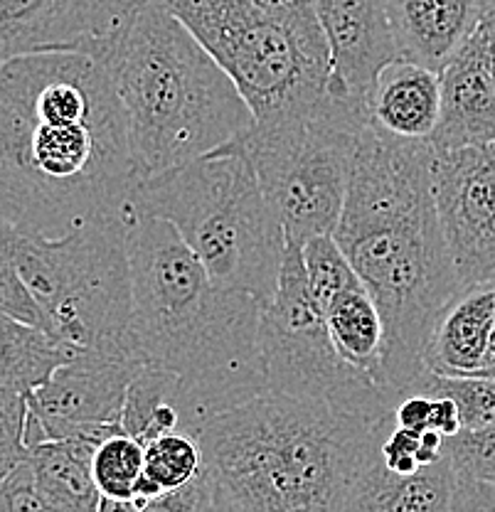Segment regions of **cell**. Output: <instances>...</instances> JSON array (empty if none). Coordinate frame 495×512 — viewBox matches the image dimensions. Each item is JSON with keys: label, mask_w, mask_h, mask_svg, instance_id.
<instances>
[{"label": "cell", "mask_w": 495, "mask_h": 512, "mask_svg": "<svg viewBox=\"0 0 495 512\" xmlns=\"http://www.w3.org/2000/svg\"><path fill=\"white\" fill-rule=\"evenodd\" d=\"M138 180L124 109L97 57L0 62V222L62 237L124 217Z\"/></svg>", "instance_id": "cell-1"}, {"label": "cell", "mask_w": 495, "mask_h": 512, "mask_svg": "<svg viewBox=\"0 0 495 512\" xmlns=\"http://www.w3.org/2000/svg\"><path fill=\"white\" fill-rule=\"evenodd\" d=\"M431 141H402L367 124L333 237L385 323V380L402 399L424 372V345L461 291L434 200Z\"/></svg>", "instance_id": "cell-2"}, {"label": "cell", "mask_w": 495, "mask_h": 512, "mask_svg": "<svg viewBox=\"0 0 495 512\" xmlns=\"http://www.w3.org/2000/svg\"><path fill=\"white\" fill-rule=\"evenodd\" d=\"M131 355L180 380L190 434L207 416L266 392L262 303L217 286L168 222L126 207Z\"/></svg>", "instance_id": "cell-3"}, {"label": "cell", "mask_w": 495, "mask_h": 512, "mask_svg": "<svg viewBox=\"0 0 495 512\" xmlns=\"http://www.w3.org/2000/svg\"><path fill=\"white\" fill-rule=\"evenodd\" d=\"M395 424L266 392L195 429L205 471L237 512H340L355 471Z\"/></svg>", "instance_id": "cell-4"}, {"label": "cell", "mask_w": 495, "mask_h": 512, "mask_svg": "<svg viewBox=\"0 0 495 512\" xmlns=\"http://www.w3.org/2000/svg\"><path fill=\"white\" fill-rule=\"evenodd\" d=\"M99 62L119 94L141 178L210 156L254 124L230 74L153 0Z\"/></svg>", "instance_id": "cell-5"}, {"label": "cell", "mask_w": 495, "mask_h": 512, "mask_svg": "<svg viewBox=\"0 0 495 512\" xmlns=\"http://www.w3.org/2000/svg\"><path fill=\"white\" fill-rule=\"evenodd\" d=\"M129 210L168 222L210 279L262 306L279 286L286 234L259 188L252 163L234 148L141 178Z\"/></svg>", "instance_id": "cell-6"}, {"label": "cell", "mask_w": 495, "mask_h": 512, "mask_svg": "<svg viewBox=\"0 0 495 512\" xmlns=\"http://www.w3.org/2000/svg\"><path fill=\"white\" fill-rule=\"evenodd\" d=\"M8 242L52 338L72 355L133 357L126 215L87 222L62 237L8 224Z\"/></svg>", "instance_id": "cell-7"}, {"label": "cell", "mask_w": 495, "mask_h": 512, "mask_svg": "<svg viewBox=\"0 0 495 512\" xmlns=\"http://www.w3.org/2000/svg\"><path fill=\"white\" fill-rule=\"evenodd\" d=\"M367 114L328 92L257 119L222 148L252 163L286 242L333 234L345 205L350 165Z\"/></svg>", "instance_id": "cell-8"}, {"label": "cell", "mask_w": 495, "mask_h": 512, "mask_svg": "<svg viewBox=\"0 0 495 512\" xmlns=\"http://www.w3.org/2000/svg\"><path fill=\"white\" fill-rule=\"evenodd\" d=\"M259 352L266 389L340 412L385 419L399 397L353 370L335 350L326 318L313 301L301 244L286 242L274 298L262 308Z\"/></svg>", "instance_id": "cell-9"}, {"label": "cell", "mask_w": 495, "mask_h": 512, "mask_svg": "<svg viewBox=\"0 0 495 512\" xmlns=\"http://www.w3.org/2000/svg\"><path fill=\"white\" fill-rule=\"evenodd\" d=\"M180 20L220 64L252 109L254 121L328 92L330 72L249 0H153Z\"/></svg>", "instance_id": "cell-10"}, {"label": "cell", "mask_w": 495, "mask_h": 512, "mask_svg": "<svg viewBox=\"0 0 495 512\" xmlns=\"http://www.w3.org/2000/svg\"><path fill=\"white\" fill-rule=\"evenodd\" d=\"M141 370L143 365L133 357L74 355L28 394L30 414L45 441L82 439L99 446L124 431L126 394Z\"/></svg>", "instance_id": "cell-11"}, {"label": "cell", "mask_w": 495, "mask_h": 512, "mask_svg": "<svg viewBox=\"0 0 495 512\" xmlns=\"http://www.w3.org/2000/svg\"><path fill=\"white\" fill-rule=\"evenodd\" d=\"M434 200L461 286L495 281V143L436 151Z\"/></svg>", "instance_id": "cell-12"}, {"label": "cell", "mask_w": 495, "mask_h": 512, "mask_svg": "<svg viewBox=\"0 0 495 512\" xmlns=\"http://www.w3.org/2000/svg\"><path fill=\"white\" fill-rule=\"evenodd\" d=\"M148 0H0V62L33 52L104 57Z\"/></svg>", "instance_id": "cell-13"}, {"label": "cell", "mask_w": 495, "mask_h": 512, "mask_svg": "<svg viewBox=\"0 0 495 512\" xmlns=\"http://www.w3.org/2000/svg\"><path fill=\"white\" fill-rule=\"evenodd\" d=\"M330 52L328 94L365 111L375 79L397 62L385 0H313Z\"/></svg>", "instance_id": "cell-14"}, {"label": "cell", "mask_w": 495, "mask_h": 512, "mask_svg": "<svg viewBox=\"0 0 495 512\" xmlns=\"http://www.w3.org/2000/svg\"><path fill=\"white\" fill-rule=\"evenodd\" d=\"M441 114L431 146L436 151L495 143V72L476 37L439 72Z\"/></svg>", "instance_id": "cell-15"}, {"label": "cell", "mask_w": 495, "mask_h": 512, "mask_svg": "<svg viewBox=\"0 0 495 512\" xmlns=\"http://www.w3.org/2000/svg\"><path fill=\"white\" fill-rule=\"evenodd\" d=\"M390 426L365 453L340 512H451L459 483L454 463L444 453L441 461L419 468L417 473H392L380 458V444Z\"/></svg>", "instance_id": "cell-16"}, {"label": "cell", "mask_w": 495, "mask_h": 512, "mask_svg": "<svg viewBox=\"0 0 495 512\" xmlns=\"http://www.w3.org/2000/svg\"><path fill=\"white\" fill-rule=\"evenodd\" d=\"M397 57L441 72L468 42L486 0H385Z\"/></svg>", "instance_id": "cell-17"}, {"label": "cell", "mask_w": 495, "mask_h": 512, "mask_svg": "<svg viewBox=\"0 0 495 512\" xmlns=\"http://www.w3.org/2000/svg\"><path fill=\"white\" fill-rule=\"evenodd\" d=\"M495 320V281L466 286L446 303L424 345V370L471 377L483 367Z\"/></svg>", "instance_id": "cell-18"}, {"label": "cell", "mask_w": 495, "mask_h": 512, "mask_svg": "<svg viewBox=\"0 0 495 512\" xmlns=\"http://www.w3.org/2000/svg\"><path fill=\"white\" fill-rule=\"evenodd\" d=\"M367 124L402 141H431L441 114V77L412 62L387 64L367 96Z\"/></svg>", "instance_id": "cell-19"}, {"label": "cell", "mask_w": 495, "mask_h": 512, "mask_svg": "<svg viewBox=\"0 0 495 512\" xmlns=\"http://www.w3.org/2000/svg\"><path fill=\"white\" fill-rule=\"evenodd\" d=\"M94 451L97 446L82 439L30 446L28 466L35 488L57 512H97L101 490L92 471Z\"/></svg>", "instance_id": "cell-20"}, {"label": "cell", "mask_w": 495, "mask_h": 512, "mask_svg": "<svg viewBox=\"0 0 495 512\" xmlns=\"http://www.w3.org/2000/svg\"><path fill=\"white\" fill-rule=\"evenodd\" d=\"M323 318L338 355L353 370L390 389L385 380V323L367 288L358 286L340 293L323 308Z\"/></svg>", "instance_id": "cell-21"}, {"label": "cell", "mask_w": 495, "mask_h": 512, "mask_svg": "<svg viewBox=\"0 0 495 512\" xmlns=\"http://www.w3.org/2000/svg\"><path fill=\"white\" fill-rule=\"evenodd\" d=\"M121 426L141 446L161 439L173 431H188L190 421L185 414L180 380L170 372L143 367L141 375L131 382L126 394Z\"/></svg>", "instance_id": "cell-22"}, {"label": "cell", "mask_w": 495, "mask_h": 512, "mask_svg": "<svg viewBox=\"0 0 495 512\" xmlns=\"http://www.w3.org/2000/svg\"><path fill=\"white\" fill-rule=\"evenodd\" d=\"M72 357L60 340L42 328L0 313V384L30 394Z\"/></svg>", "instance_id": "cell-23"}, {"label": "cell", "mask_w": 495, "mask_h": 512, "mask_svg": "<svg viewBox=\"0 0 495 512\" xmlns=\"http://www.w3.org/2000/svg\"><path fill=\"white\" fill-rule=\"evenodd\" d=\"M407 394L454 399L461 412L463 429H488L495 426V380L493 377H444L424 370Z\"/></svg>", "instance_id": "cell-24"}, {"label": "cell", "mask_w": 495, "mask_h": 512, "mask_svg": "<svg viewBox=\"0 0 495 512\" xmlns=\"http://www.w3.org/2000/svg\"><path fill=\"white\" fill-rule=\"evenodd\" d=\"M301 254L308 288H311L313 301L318 303L321 311L340 293L365 286L333 234L311 237L308 242L301 244Z\"/></svg>", "instance_id": "cell-25"}, {"label": "cell", "mask_w": 495, "mask_h": 512, "mask_svg": "<svg viewBox=\"0 0 495 512\" xmlns=\"http://www.w3.org/2000/svg\"><path fill=\"white\" fill-rule=\"evenodd\" d=\"M146 448V473L163 493L185 488L205 471L202 448L188 431H173L151 441Z\"/></svg>", "instance_id": "cell-26"}, {"label": "cell", "mask_w": 495, "mask_h": 512, "mask_svg": "<svg viewBox=\"0 0 495 512\" xmlns=\"http://www.w3.org/2000/svg\"><path fill=\"white\" fill-rule=\"evenodd\" d=\"M146 468V448L129 434H116L94 451V480L106 498L133 500V490Z\"/></svg>", "instance_id": "cell-27"}, {"label": "cell", "mask_w": 495, "mask_h": 512, "mask_svg": "<svg viewBox=\"0 0 495 512\" xmlns=\"http://www.w3.org/2000/svg\"><path fill=\"white\" fill-rule=\"evenodd\" d=\"M249 3L259 13H264L266 18L274 20L281 30L289 32V37L296 42L298 50L306 55L308 62L330 72L328 42L321 30V23H318L313 0H249Z\"/></svg>", "instance_id": "cell-28"}, {"label": "cell", "mask_w": 495, "mask_h": 512, "mask_svg": "<svg viewBox=\"0 0 495 512\" xmlns=\"http://www.w3.org/2000/svg\"><path fill=\"white\" fill-rule=\"evenodd\" d=\"M28 394L0 384V483L28 461V444H25V429H28Z\"/></svg>", "instance_id": "cell-29"}, {"label": "cell", "mask_w": 495, "mask_h": 512, "mask_svg": "<svg viewBox=\"0 0 495 512\" xmlns=\"http://www.w3.org/2000/svg\"><path fill=\"white\" fill-rule=\"evenodd\" d=\"M444 453L459 478L495 483V426L463 429L444 441Z\"/></svg>", "instance_id": "cell-30"}, {"label": "cell", "mask_w": 495, "mask_h": 512, "mask_svg": "<svg viewBox=\"0 0 495 512\" xmlns=\"http://www.w3.org/2000/svg\"><path fill=\"white\" fill-rule=\"evenodd\" d=\"M0 313L35 325V328H42L47 333L45 313L37 306L33 293L28 291L25 281L20 279L18 266H15L8 242V224L5 222H0Z\"/></svg>", "instance_id": "cell-31"}, {"label": "cell", "mask_w": 495, "mask_h": 512, "mask_svg": "<svg viewBox=\"0 0 495 512\" xmlns=\"http://www.w3.org/2000/svg\"><path fill=\"white\" fill-rule=\"evenodd\" d=\"M0 512H57L35 488L28 461L0 483Z\"/></svg>", "instance_id": "cell-32"}, {"label": "cell", "mask_w": 495, "mask_h": 512, "mask_svg": "<svg viewBox=\"0 0 495 512\" xmlns=\"http://www.w3.org/2000/svg\"><path fill=\"white\" fill-rule=\"evenodd\" d=\"M419 448H422V434L417 431L399 429V426H390V431L385 434L380 444V458L392 473L399 476H409V473H417L419 468H424L419 463Z\"/></svg>", "instance_id": "cell-33"}, {"label": "cell", "mask_w": 495, "mask_h": 512, "mask_svg": "<svg viewBox=\"0 0 495 512\" xmlns=\"http://www.w3.org/2000/svg\"><path fill=\"white\" fill-rule=\"evenodd\" d=\"M212 498V480L210 473L202 471L193 483L185 488L170 490V493L158 495V498L148 500L141 512H207Z\"/></svg>", "instance_id": "cell-34"}, {"label": "cell", "mask_w": 495, "mask_h": 512, "mask_svg": "<svg viewBox=\"0 0 495 512\" xmlns=\"http://www.w3.org/2000/svg\"><path fill=\"white\" fill-rule=\"evenodd\" d=\"M451 512H495V483L459 478Z\"/></svg>", "instance_id": "cell-35"}, {"label": "cell", "mask_w": 495, "mask_h": 512, "mask_svg": "<svg viewBox=\"0 0 495 512\" xmlns=\"http://www.w3.org/2000/svg\"><path fill=\"white\" fill-rule=\"evenodd\" d=\"M429 416L431 397H427V394H407V397L399 399L395 407V424L399 429L417 431V434L429 431Z\"/></svg>", "instance_id": "cell-36"}, {"label": "cell", "mask_w": 495, "mask_h": 512, "mask_svg": "<svg viewBox=\"0 0 495 512\" xmlns=\"http://www.w3.org/2000/svg\"><path fill=\"white\" fill-rule=\"evenodd\" d=\"M429 431H436L444 439L461 434V412L456 407L454 399L449 397H431V416H429Z\"/></svg>", "instance_id": "cell-37"}, {"label": "cell", "mask_w": 495, "mask_h": 512, "mask_svg": "<svg viewBox=\"0 0 495 512\" xmlns=\"http://www.w3.org/2000/svg\"><path fill=\"white\" fill-rule=\"evenodd\" d=\"M97 512H141V505H138L136 500H119L101 495Z\"/></svg>", "instance_id": "cell-38"}, {"label": "cell", "mask_w": 495, "mask_h": 512, "mask_svg": "<svg viewBox=\"0 0 495 512\" xmlns=\"http://www.w3.org/2000/svg\"><path fill=\"white\" fill-rule=\"evenodd\" d=\"M212 480V478H210ZM207 512H237L232 508L230 503H227L225 498H222L220 493L215 490V485H212V498H210V505H207Z\"/></svg>", "instance_id": "cell-39"}, {"label": "cell", "mask_w": 495, "mask_h": 512, "mask_svg": "<svg viewBox=\"0 0 495 512\" xmlns=\"http://www.w3.org/2000/svg\"><path fill=\"white\" fill-rule=\"evenodd\" d=\"M495 367V320H493V330H491V340H488V350H486V357H483V367L478 372L483 370H491ZM476 372V375H478Z\"/></svg>", "instance_id": "cell-40"}, {"label": "cell", "mask_w": 495, "mask_h": 512, "mask_svg": "<svg viewBox=\"0 0 495 512\" xmlns=\"http://www.w3.org/2000/svg\"><path fill=\"white\" fill-rule=\"evenodd\" d=\"M471 377H493V380H495V367H491V370L478 372V375H471Z\"/></svg>", "instance_id": "cell-41"}]
</instances>
